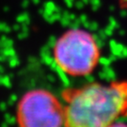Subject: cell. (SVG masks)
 Wrapping results in <instances>:
<instances>
[{"mask_svg":"<svg viewBox=\"0 0 127 127\" xmlns=\"http://www.w3.org/2000/svg\"><path fill=\"white\" fill-rule=\"evenodd\" d=\"M66 127H106L127 118V79L91 82L61 92Z\"/></svg>","mask_w":127,"mask_h":127,"instance_id":"6da1fadb","label":"cell"},{"mask_svg":"<svg viewBox=\"0 0 127 127\" xmlns=\"http://www.w3.org/2000/svg\"><path fill=\"white\" fill-rule=\"evenodd\" d=\"M53 60L66 75L74 78L89 76L100 63L102 51L96 38L84 28L73 27L56 40Z\"/></svg>","mask_w":127,"mask_h":127,"instance_id":"7a4b0ae2","label":"cell"},{"mask_svg":"<svg viewBox=\"0 0 127 127\" xmlns=\"http://www.w3.org/2000/svg\"><path fill=\"white\" fill-rule=\"evenodd\" d=\"M15 120L21 127L65 126V106L61 99L46 89L26 91L16 105Z\"/></svg>","mask_w":127,"mask_h":127,"instance_id":"3957f363","label":"cell"},{"mask_svg":"<svg viewBox=\"0 0 127 127\" xmlns=\"http://www.w3.org/2000/svg\"><path fill=\"white\" fill-rule=\"evenodd\" d=\"M119 4H120L121 9L127 10V0H119Z\"/></svg>","mask_w":127,"mask_h":127,"instance_id":"277c9868","label":"cell"}]
</instances>
